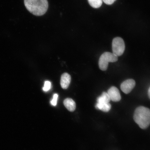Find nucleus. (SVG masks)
<instances>
[{
	"instance_id": "nucleus-6",
	"label": "nucleus",
	"mask_w": 150,
	"mask_h": 150,
	"mask_svg": "<svg viewBox=\"0 0 150 150\" xmlns=\"http://www.w3.org/2000/svg\"><path fill=\"white\" fill-rule=\"evenodd\" d=\"M110 100L114 102H118L121 100V97L119 89L112 86L108 90V93Z\"/></svg>"
},
{
	"instance_id": "nucleus-4",
	"label": "nucleus",
	"mask_w": 150,
	"mask_h": 150,
	"mask_svg": "<svg viewBox=\"0 0 150 150\" xmlns=\"http://www.w3.org/2000/svg\"><path fill=\"white\" fill-rule=\"evenodd\" d=\"M112 53L117 56H121L123 54L125 50L124 41L120 37L114 38L112 41Z\"/></svg>"
},
{
	"instance_id": "nucleus-2",
	"label": "nucleus",
	"mask_w": 150,
	"mask_h": 150,
	"mask_svg": "<svg viewBox=\"0 0 150 150\" xmlns=\"http://www.w3.org/2000/svg\"><path fill=\"white\" fill-rule=\"evenodd\" d=\"M134 121L141 128L145 129L150 125V109L144 106H139L135 110Z\"/></svg>"
},
{
	"instance_id": "nucleus-12",
	"label": "nucleus",
	"mask_w": 150,
	"mask_h": 150,
	"mask_svg": "<svg viewBox=\"0 0 150 150\" xmlns=\"http://www.w3.org/2000/svg\"><path fill=\"white\" fill-rule=\"evenodd\" d=\"M51 83L49 81H47L45 82L44 87H43V90L44 91H48L51 88Z\"/></svg>"
},
{
	"instance_id": "nucleus-1",
	"label": "nucleus",
	"mask_w": 150,
	"mask_h": 150,
	"mask_svg": "<svg viewBox=\"0 0 150 150\" xmlns=\"http://www.w3.org/2000/svg\"><path fill=\"white\" fill-rule=\"evenodd\" d=\"M26 8L29 12L36 16H42L47 10V0H24Z\"/></svg>"
},
{
	"instance_id": "nucleus-8",
	"label": "nucleus",
	"mask_w": 150,
	"mask_h": 150,
	"mask_svg": "<svg viewBox=\"0 0 150 150\" xmlns=\"http://www.w3.org/2000/svg\"><path fill=\"white\" fill-rule=\"evenodd\" d=\"M65 106L69 111L72 112L76 110V104L72 99L70 98L65 99L63 102Z\"/></svg>"
},
{
	"instance_id": "nucleus-15",
	"label": "nucleus",
	"mask_w": 150,
	"mask_h": 150,
	"mask_svg": "<svg viewBox=\"0 0 150 150\" xmlns=\"http://www.w3.org/2000/svg\"><path fill=\"white\" fill-rule=\"evenodd\" d=\"M148 94L149 98L150 99V87H149V90H148Z\"/></svg>"
},
{
	"instance_id": "nucleus-7",
	"label": "nucleus",
	"mask_w": 150,
	"mask_h": 150,
	"mask_svg": "<svg viewBox=\"0 0 150 150\" xmlns=\"http://www.w3.org/2000/svg\"><path fill=\"white\" fill-rule=\"evenodd\" d=\"M71 77L67 73H65L62 75L61 79V85L63 89H67L68 88L70 83Z\"/></svg>"
},
{
	"instance_id": "nucleus-10",
	"label": "nucleus",
	"mask_w": 150,
	"mask_h": 150,
	"mask_svg": "<svg viewBox=\"0 0 150 150\" xmlns=\"http://www.w3.org/2000/svg\"><path fill=\"white\" fill-rule=\"evenodd\" d=\"M110 100L109 96L107 93H103L102 95L98 97L97 99V102L99 103H109Z\"/></svg>"
},
{
	"instance_id": "nucleus-13",
	"label": "nucleus",
	"mask_w": 150,
	"mask_h": 150,
	"mask_svg": "<svg viewBox=\"0 0 150 150\" xmlns=\"http://www.w3.org/2000/svg\"><path fill=\"white\" fill-rule=\"evenodd\" d=\"M58 97V95L57 94H54L53 98L52 100L50 101V104H51L53 106H55L57 105V101Z\"/></svg>"
},
{
	"instance_id": "nucleus-11",
	"label": "nucleus",
	"mask_w": 150,
	"mask_h": 150,
	"mask_svg": "<svg viewBox=\"0 0 150 150\" xmlns=\"http://www.w3.org/2000/svg\"><path fill=\"white\" fill-rule=\"evenodd\" d=\"M90 5L93 8H97L102 6V0H88Z\"/></svg>"
},
{
	"instance_id": "nucleus-3",
	"label": "nucleus",
	"mask_w": 150,
	"mask_h": 150,
	"mask_svg": "<svg viewBox=\"0 0 150 150\" xmlns=\"http://www.w3.org/2000/svg\"><path fill=\"white\" fill-rule=\"evenodd\" d=\"M118 56L113 53L105 52L101 55L99 60V67L101 70H107L108 63L115 62L118 60Z\"/></svg>"
},
{
	"instance_id": "nucleus-9",
	"label": "nucleus",
	"mask_w": 150,
	"mask_h": 150,
	"mask_svg": "<svg viewBox=\"0 0 150 150\" xmlns=\"http://www.w3.org/2000/svg\"><path fill=\"white\" fill-rule=\"evenodd\" d=\"M96 108L97 109L102 110V111L108 112L110 111L111 108V105L109 103H97L96 105Z\"/></svg>"
},
{
	"instance_id": "nucleus-5",
	"label": "nucleus",
	"mask_w": 150,
	"mask_h": 150,
	"mask_svg": "<svg viewBox=\"0 0 150 150\" xmlns=\"http://www.w3.org/2000/svg\"><path fill=\"white\" fill-rule=\"evenodd\" d=\"M136 86V82L132 79L125 80L121 84V91L126 94L130 93Z\"/></svg>"
},
{
	"instance_id": "nucleus-14",
	"label": "nucleus",
	"mask_w": 150,
	"mask_h": 150,
	"mask_svg": "<svg viewBox=\"0 0 150 150\" xmlns=\"http://www.w3.org/2000/svg\"><path fill=\"white\" fill-rule=\"evenodd\" d=\"M116 1V0H102L105 4L108 5L112 4Z\"/></svg>"
}]
</instances>
